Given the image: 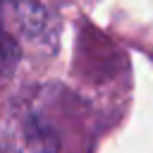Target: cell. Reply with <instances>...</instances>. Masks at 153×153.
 Segmentation results:
<instances>
[{
	"instance_id": "cell-1",
	"label": "cell",
	"mask_w": 153,
	"mask_h": 153,
	"mask_svg": "<svg viewBox=\"0 0 153 153\" xmlns=\"http://www.w3.org/2000/svg\"><path fill=\"white\" fill-rule=\"evenodd\" d=\"M55 129L33 112H17L2 127V153H57Z\"/></svg>"
}]
</instances>
